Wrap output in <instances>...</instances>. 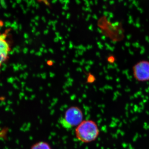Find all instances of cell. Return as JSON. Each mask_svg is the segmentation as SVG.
<instances>
[{
	"label": "cell",
	"instance_id": "obj_1",
	"mask_svg": "<svg viewBox=\"0 0 149 149\" xmlns=\"http://www.w3.org/2000/svg\"><path fill=\"white\" fill-rule=\"evenodd\" d=\"M100 133L98 125L92 120H83L74 130V134L77 140L85 143L95 141Z\"/></svg>",
	"mask_w": 149,
	"mask_h": 149
},
{
	"label": "cell",
	"instance_id": "obj_3",
	"mask_svg": "<svg viewBox=\"0 0 149 149\" xmlns=\"http://www.w3.org/2000/svg\"><path fill=\"white\" fill-rule=\"evenodd\" d=\"M133 72L134 78L139 82L149 81V61H141L133 65Z\"/></svg>",
	"mask_w": 149,
	"mask_h": 149
},
{
	"label": "cell",
	"instance_id": "obj_2",
	"mask_svg": "<svg viewBox=\"0 0 149 149\" xmlns=\"http://www.w3.org/2000/svg\"><path fill=\"white\" fill-rule=\"evenodd\" d=\"M83 113L77 107H71L65 112L64 116L60 120V123L66 129L76 127L83 120Z\"/></svg>",
	"mask_w": 149,
	"mask_h": 149
},
{
	"label": "cell",
	"instance_id": "obj_4",
	"mask_svg": "<svg viewBox=\"0 0 149 149\" xmlns=\"http://www.w3.org/2000/svg\"><path fill=\"white\" fill-rule=\"evenodd\" d=\"M8 34V30L4 32H0V68L7 60L11 51Z\"/></svg>",
	"mask_w": 149,
	"mask_h": 149
},
{
	"label": "cell",
	"instance_id": "obj_6",
	"mask_svg": "<svg viewBox=\"0 0 149 149\" xmlns=\"http://www.w3.org/2000/svg\"><path fill=\"white\" fill-rule=\"evenodd\" d=\"M36 1H37L38 2L42 3L45 5L48 6H49L50 5L49 2L50 0H36Z\"/></svg>",
	"mask_w": 149,
	"mask_h": 149
},
{
	"label": "cell",
	"instance_id": "obj_5",
	"mask_svg": "<svg viewBox=\"0 0 149 149\" xmlns=\"http://www.w3.org/2000/svg\"><path fill=\"white\" fill-rule=\"evenodd\" d=\"M30 149H52V148L49 144L47 142L45 141H40L34 144Z\"/></svg>",
	"mask_w": 149,
	"mask_h": 149
}]
</instances>
